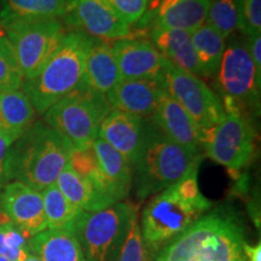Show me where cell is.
Listing matches in <instances>:
<instances>
[{
    "label": "cell",
    "mask_w": 261,
    "mask_h": 261,
    "mask_svg": "<svg viewBox=\"0 0 261 261\" xmlns=\"http://www.w3.org/2000/svg\"><path fill=\"white\" fill-rule=\"evenodd\" d=\"M197 171L194 169L181 180L163 189L143 210L140 232L154 257L212 207V202L198 188Z\"/></svg>",
    "instance_id": "cell-1"
},
{
    "label": "cell",
    "mask_w": 261,
    "mask_h": 261,
    "mask_svg": "<svg viewBox=\"0 0 261 261\" xmlns=\"http://www.w3.org/2000/svg\"><path fill=\"white\" fill-rule=\"evenodd\" d=\"M244 230L226 211L204 214L162 248L154 261H243Z\"/></svg>",
    "instance_id": "cell-2"
},
{
    "label": "cell",
    "mask_w": 261,
    "mask_h": 261,
    "mask_svg": "<svg viewBox=\"0 0 261 261\" xmlns=\"http://www.w3.org/2000/svg\"><path fill=\"white\" fill-rule=\"evenodd\" d=\"M74 146L44 121H35L12 143L11 174L38 191L55 184L69 162Z\"/></svg>",
    "instance_id": "cell-3"
},
{
    "label": "cell",
    "mask_w": 261,
    "mask_h": 261,
    "mask_svg": "<svg viewBox=\"0 0 261 261\" xmlns=\"http://www.w3.org/2000/svg\"><path fill=\"white\" fill-rule=\"evenodd\" d=\"M91 41L89 35L68 29L46 63L34 76L23 81L21 89L38 114L44 115L55 103L80 86Z\"/></svg>",
    "instance_id": "cell-4"
},
{
    "label": "cell",
    "mask_w": 261,
    "mask_h": 261,
    "mask_svg": "<svg viewBox=\"0 0 261 261\" xmlns=\"http://www.w3.org/2000/svg\"><path fill=\"white\" fill-rule=\"evenodd\" d=\"M202 156L178 145L151 122L142 155L135 166L139 200L159 194L197 169Z\"/></svg>",
    "instance_id": "cell-5"
},
{
    "label": "cell",
    "mask_w": 261,
    "mask_h": 261,
    "mask_svg": "<svg viewBox=\"0 0 261 261\" xmlns=\"http://www.w3.org/2000/svg\"><path fill=\"white\" fill-rule=\"evenodd\" d=\"M214 77L225 113L247 116L249 110L259 112L261 77L250 57L246 35L233 37L226 44Z\"/></svg>",
    "instance_id": "cell-6"
},
{
    "label": "cell",
    "mask_w": 261,
    "mask_h": 261,
    "mask_svg": "<svg viewBox=\"0 0 261 261\" xmlns=\"http://www.w3.org/2000/svg\"><path fill=\"white\" fill-rule=\"evenodd\" d=\"M110 110L106 94L81 84L44 114V122L65 137L74 148H83L98 138L100 123Z\"/></svg>",
    "instance_id": "cell-7"
},
{
    "label": "cell",
    "mask_w": 261,
    "mask_h": 261,
    "mask_svg": "<svg viewBox=\"0 0 261 261\" xmlns=\"http://www.w3.org/2000/svg\"><path fill=\"white\" fill-rule=\"evenodd\" d=\"M0 24L14 51L23 81L40 70L68 31L61 18H15Z\"/></svg>",
    "instance_id": "cell-8"
},
{
    "label": "cell",
    "mask_w": 261,
    "mask_h": 261,
    "mask_svg": "<svg viewBox=\"0 0 261 261\" xmlns=\"http://www.w3.org/2000/svg\"><path fill=\"white\" fill-rule=\"evenodd\" d=\"M138 207L115 202L97 212H83L74 234L79 240L86 261H117L130 215Z\"/></svg>",
    "instance_id": "cell-9"
},
{
    "label": "cell",
    "mask_w": 261,
    "mask_h": 261,
    "mask_svg": "<svg viewBox=\"0 0 261 261\" xmlns=\"http://www.w3.org/2000/svg\"><path fill=\"white\" fill-rule=\"evenodd\" d=\"M201 135V148L205 155L230 171H241L252 161L255 130L247 116L225 113L217 125Z\"/></svg>",
    "instance_id": "cell-10"
},
{
    "label": "cell",
    "mask_w": 261,
    "mask_h": 261,
    "mask_svg": "<svg viewBox=\"0 0 261 261\" xmlns=\"http://www.w3.org/2000/svg\"><path fill=\"white\" fill-rule=\"evenodd\" d=\"M163 89L184 108L201 132L212 128L225 115L219 96L201 77L178 69L167 61L162 76Z\"/></svg>",
    "instance_id": "cell-11"
},
{
    "label": "cell",
    "mask_w": 261,
    "mask_h": 261,
    "mask_svg": "<svg viewBox=\"0 0 261 261\" xmlns=\"http://www.w3.org/2000/svg\"><path fill=\"white\" fill-rule=\"evenodd\" d=\"M61 19L70 31L104 41L120 40L130 34V25L103 0H68Z\"/></svg>",
    "instance_id": "cell-12"
},
{
    "label": "cell",
    "mask_w": 261,
    "mask_h": 261,
    "mask_svg": "<svg viewBox=\"0 0 261 261\" xmlns=\"http://www.w3.org/2000/svg\"><path fill=\"white\" fill-rule=\"evenodd\" d=\"M0 212L29 238L47 228L40 191L18 180L0 189Z\"/></svg>",
    "instance_id": "cell-13"
},
{
    "label": "cell",
    "mask_w": 261,
    "mask_h": 261,
    "mask_svg": "<svg viewBox=\"0 0 261 261\" xmlns=\"http://www.w3.org/2000/svg\"><path fill=\"white\" fill-rule=\"evenodd\" d=\"M150 126V119L112 109L100 123L98 138L107 142L135 168L142 155Z\"/></svg>",
    "instance_id": "cell-14"
},
{
    "label": "cell",
    "mask_w": 261,
    "mask_h": 261,
    "mask_svg": "<svg viewBox=\"0 0 261 261\" xmlns=\"http://www.w3.org/2000/svg\"><path fill=\"white\" fill-rule=\"evenodd\" d=\"M207 0H149L143 17L137 22L140 31L173 28L194 32L205 22Z\"/></svg>",
    "instance_id": "cell-15"
},
{
    "label": "cell",
    "mask_w": 261,
    "mask_h": 261,
    "mask_svg": "<svg viewBox=\"0 0 261 261\" xmlns=\"http://www.w3.org/2000/svg\"><path fill=\"white\" fill-rule=\"evenodd\" d=\"M112 50L122 79L162 80L167 60L150 40L120 39L113 41Z\"/></svg>",
    "instance_id": "cell-16"
},
{
    "label": "cell",
    "mask_w": 261,
    "mask_h": 261,
    "mask_svg": "<svg viewBox=\"0 0 261 261\" xmlns=\"http://www.w3.org/2000/svg\"><path fill=\"white\" fill-rule=\"evenodd\" d=\"M151 122L178 145L192 154H200L201 129L196 125L194 119L185 112L184 108L175 102L165 89L160 94L158 107L151 116Z\"/></svg>",
    "instance_id": "cell-17"
},
{
    "label": "cell",
    "mask_w": 261,
    "mask_h": 261,
    "mask_svg": "<svg viewBox=\"0 0 261 261\" xmlns=\"http://www.w3.org/2000/svg\"><path fill=\"white\" fill-rule=\"evenodd\" d=\"M162 91V80L122 79L106 97L114 110L151 119Z\"/></svg>",
    "instance_id": "cell-18"
},
{
    "label": "cell",
    "mask_w": 261,
    "mask_h": 261,
    "mask_svg": "<svg viewBox=\"0 0 261 261\" xmlns=\"http://www.w3.org/2000/svg\"><path fill=\"white\" fill-rule=\"evenodd\" d=\"M122 80L112 45L92 38L85 61L83 85L102 94H107Z\"/></svg>",
    "instance_id": "cell-19"
},
{
    "label": "cell",
    "mask_w": 261,
    "mask_h": 261,
    "mask_svg": "<svg viewBox=\"0 0 261 261\" xmlns=\"http://www.w3.org/2000/svg\"><path fill=\"white\" fill-rule=\"evenodd\" d=\"M148 33L150 41L169 63L178 69L200 77V64L192 45L191 32L173 28H152Z\"/></svg>",
    "instance_id": "cell-20"
},
{
    "label": "cell",
    "mask_w": 261,
    "mask_h": 261,
    "mask_svg": "<svg viewBox=\"0 0 261 261\" xmlns=\"http://www.w3.org/2000/svg\"><path fill=\"white\" fill-rule=\"evenodd\" d=\"M92 146L108 195L115 202H122L132 187V167L121 154L103 139L96 138Z\"/></svg>",
    "instance_id": "cell-21"
},
{
    "label": "cell",
    "mask_w": 261,
    "mask_h": 261,
    "mask_svg": "<svg viewBox=\"0 0 261 261\" xmlns=\"http://www.w3.org/2000/svg\"><path fill=\"white\" fill-rule=\"evenodd\" d=\"M34 107L22 89L0 91V132L15 142L35 122Z\"/></svg>",
    "instance_id": "cell-22"
},
{
    "label": "cell",
    "mask_w": 261,
    "mask_h": 261,
    "mask_svg": "<svg viewBox=\"0 0 261 261\" xmlns=\"http://www.w3.org/2000/svg\"><path fill=\"white\" fill-rule=\"evenodd\" d=\"M29 250L41 261H86L80 242L74 233L64 230H50L29 240Z\"/></svg>",
    "instance_id": "cell-23"
},
{
    "label": "cell",
    "mask_w": 261,
    "mask_h": 261,
    "mask_svg": "<svg viewBox=\"0 0 261 261\" xmlns=\"http://www.w3.org/2000/svg\"><path fill=\"white\" fill-rule=\"evenodd\" d=\"M55 184L70 203L84 212L102 211L115 203L113 198L98 191L92 182L81 177L69 165L65 166Z\"/></svg>",
    "instance_id": "cell-24"
},
{
    "label": "cell",
    "mask_w": 261,
    "mask_h": 261,
    "mask_svg": "<svg viewBox=\"0 0 261 261\" xmlns=\"http://www.w3.org/2000/svg\"><path fill=\"white\" fill-rule=\"evenodd\" d=\"M191 40L200 64V77L212 79L220 65L226 40L205 22L191 32Z\"/></svg>",
    "instance_id": "cell-25"
},
{
    "label": "cell",
    "mask_w": 261,
    "mask_h": 261,
    "mask_svg": "<svg viewBox=\"0 0 261 261\" xmlns=\"http://www.w3.org/2000/svg\"><path fill=\"white\" fill-rule=\"evenodd\" d=\"M47 228L64 230L74 233L75 225L84 211L70 203L65 196L52 184L41 191Z\"/></svg>",
    "instance_id": "cell-26"
},
{
    "label": "cell",
    "mask_w": 261,
    "mask_h": 261,
    "mask_svg": "<svg viewBox=\"0 0 261 261\" xmlns=\"http://www.w3.org/2000/svg\"><path fill=\"white\" fill-rule=\"evenodd\" d=\"M68 0H3L0 23L15 18H62Z\"/></svg>",
    "instance_id": "cell-27"
},
{
    "label": "cell",
    "mask_w": 261,
    "mask_h": 261,
    "mask_svg": "<svg viewBox=\"0 0 261 261\" xmlns=\"http://www.w3.org/2000/svg\"><path fill=\"white\" fill-rule=\"evenodd\" d=\"M205 23L215 29L225 40L241 31V16L237 0H213L210 3Z\"/></svg>",
    "instance_id": "cell-28"
},
{
    "label": "cell",
    "mask_w": 261,
    "mask_h": 261,
    "mask_svg": "<svg viewBox=\"0 0 261 261\" xmlns=\"http://www.w3.org/2000/svg\"><path fill=\"white\" fill-rule=\"evenodd\" d=\"M117 261H154V255L145 246L142 232H140L138 210L130 215L125 240H123Z\"/></svg>",
    "instance_id": "cell-29"
},
{
    "label": "cell",
    "mask_w": 261,
    "mask_h": 261,
    "mask_svg": "<svg viewBox=\"0 0 261 261\" xmlns=\"http://www.w3.org/2000/svg\"><path fill=\"white\" fill-rule=\"evenodd\" d=\"M29 240L14 224H0V256L10 261H24L31 252Z\"/></svg>",
    "instance_id": "cell-30"
},
{
    "label": "cell",
    "mask_w": 261,
    "mask_h": 261,
    "mask_svg": "<svg viewBox=\"0 0 261 261\" xmlns=\"http://www.w3.org/2000/svg\"><path fill=\"white\" fill-rule=\"evenodd\" d=\"M22 84L23 76L11 45L5 35H0V91L21 89Z\"/></svg>",
    "instance_id": "cell-31"
},
{
    "label": "cell",
    "mask_w": 261,
    "mask_h": 261,
    "mask_svg": "<svg viewBox=\"0 0 261 261\" xmlns=\"http://www.w3.org/2000/svg\"><path fill=\"white\" fill-rule=\"evenodd\" d=\"M237 5L242 34L261 33V0H237Z\"/></svg>",
    "instance_id": "cell-32"
},
{
    "label": "cell",
    "mask_w": 261,
    "mask_h": 261,
    "mask_svg": "<svg viewBox=\"0 0 261 261\" xmlns=\"http://www.w3.org/2000/svg\"><path fill=\"white\" fill-rule=\"evenodd\" d=\"M127 24L137 23L148 8L149 0H103Z\"/></svg>",
    "instance_id": "cell-33"
},
{
    "label": "cell",
    "mask_w": 261,
    "mask_h": 261,
    "mask_svg": "<svg viewBox=\"0 0 261 261\" xmlns=\"http://www.w3.org/2000/svg\"><path fill=\"white\" fill-rule=\"evenodd\" d=\"M14 140L0 132V189L12 181L11 146Z\"/></svg>",
    "instance_id": "cell-34"
},
{
    "label": "cell",
    "mask_w": 261,
    "mask_h": 261,
    "mask_svg": "<svg viewBox=\"0 0 261 261\" xmlns=\"http://www.w3.org/2000/svg\"><path fill=\"white\" fill-rule=\"evenodd\" d=\"M250 57L255 65L256 73L261 77V33H252L246 35Z\"/></svg>",
    "instance_id": "cell-35"
},
{
    "label": "cell",
    "mask_w": 261,
    "mask_h": 261,
    "mask_svg": "<svg viewBox=\"0 0 261 261\" xmlns=\"http://www.w3.org/2000/svg\"><path fill=\"white\" fill-rule=\"evenodd\" d=\"M244 255L248 256L249 261H261V243L259 242L256 246H250V244L244 243L243 246Z\"/></svg>",
    "instance_id": "cell-36"
},
{
    "label": "cell",
    "mask_w": 261,
    "mask_h": 261,
    "mask_svg": "<svg viewBox=\"0 0 261 261\" xmlns=\"http://www.w3.org/2000/svg\"><path fill=\"white\" fill-rule=\"evenodd\" d=\"M24 261H41V260L39 259L37 255H34V254L29 252V254L27 255V257H25V259H24Z\"/></svg>",
    "instance_id": "cell-37"
},
{
    "label": "cell",
    "mask_w": 261,
    "mask_h": 261,
    "mask_svg": "<svg viewBox=\"0 0 261 261\" xmlns=\"http://www.w3.org/2000/svg\"><path fill=\"white\" fill-rule=\"evenodd\" d=\"M0 261H10L9 259H6L4 256H0Z\"/></svg>",
    "instance_id": "cell-38"
},
{
    "label": "cell",
    "mask_w": 261,
    "mask_h": 261,
    "mask_svg": "<svg viewBox=\"0 0 261 261\" xmlns=\"http://www.w3.org/2000/svg\"><path fill=\"white\" fill-rule=\"evenodd\" d=\"M207 2H208V3H211V2H213V0H207Z\"/></svg>",
    "instance_id": "cell-39"
}]
</instances>
